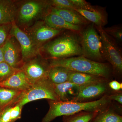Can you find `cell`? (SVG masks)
<instances>
[{
    "label": "cell",
    "instance_id": "cell-1",
    "mask_svg": "<svg viewBox=\"0 0 122 122\" xmlns=\"http://www.w3.org/2000/svg\"><path fill=\"white\" fill-rule=\"evenodd\" d=\"M111 101L107 95L98 100L86 102L49 100V109L41 122H51L57 117L74 114L81 112H98L109 107Z\"/></svg>",
    "mask_w": 122,
    "mask_h": 122
},
{
    "label": "cell",
    "instance_id": "cell-2",
    "mask_svg": "<svg viewBox=\"0 0 122 122\" xmlns=\"http://www.w3.org/2000/svg\"><path fill=\"white\" fill-rule=\"evenodd\" d=\"M49 64L50 67L62 66L73 72L92 75L107 79L111 72L110 67L107 63L92 61L82 56L51 59Z\"/></svg>",
    "mask_w": 122,
    "mask_h": 122
},
{
    "label": "cell",
    "instance_id": "cell-3",
    "mask_svg": "<svg viewBox=\"0 0 122 122\" xmlns=\"http://www.w3.org/2000/svg\"><path fill=\"white\" fill-rule=\"evenodd\" d=\"M42 51L52 59H61L82 56L81 46L76 36L63 35L42 47Z\"/></svg>",
    "mask_w": 122,
    "mask_h": 122
},
{
    "label": "cell",
    "instance_id": "cell-4",
    "mask_svg": "<svg viewBox=\"0 0 122 122\" xmlns=\"http://www.w3.org/2000/svg\"><path fill=\"white\" fill-rule=\"evenodd\" d=\"M44 99L59 101L55 93L52 83L48 79L33 83L28 90L22 92L15 104H18L23 107L30 102Z\"/></svg>",
    "mask_w": 122,
    "mask_h": 122
},
{
    "label": "cell",
    "instance_id": "cell-5",
    "mask_svg": "<svg viewBox=\"0 0 122 122\" xmlns=\"http://www.w3.org/2000/svg\"><path fill=\"white\" fill-rule=\"evenodd\" d=\"M81 44L82 56L92 61L102 62L103 59L101 52L100 37L93 25L88 26L83 31Z\"/></svg>",
    "mask_w": 122,
    "mask_h": 122
},
{
    "label": "cell",
    "instance_id": "cell-6",
    "mask_svg": "<svg viewBox=\"0 0 122 122\" xmlns=\"http://www.w3.org/2000/svg\"><path fill=\"white\" fill-rule=\"evenodd\" d=\"M96 28L100 37L103 57L110 63L115 73L122 74V58L120 51L102 27L96 26Z\"/></svg>",
    "mask_w": 122,
    "mask_h": 122
},
{
    "label": "cell",
    "instance_id": "cell-7",
    "mask_svg": "<svg viewBox=\"0 0 122 122\" xmlns=\"http://www.w3.org/2000/svg\"><path fill=\"white\" fill-rule=\"evenodd\" d=\"M50 68L49 63L39 57L38 55L24 62L20 69L33 84L48 79Z\"/></svg>",
    "mask_w": 122,
    "mask_h": 122
},
{
    "label": "cell",
    "instance_id": "cell-8",
    "mask_svg": "<svg viewBox=\"0 0 122 122\" xmlns=\"http://www.w3.org/2000/svg\"><path fill=\"white\" fill-rule=\"evenodd\" d=\"M50 5L48 1H26L21 5L19 10L18 16V22L24 25L30 24L43 15Z\"/></svg>",
    "mask_w": 122,
    "mask_h": 122
},
{
    "label": "cell",
    "instance_id": "cell-9",
    "mask_svg": "<svg viewBox=\"0 0 122 122\" xmlns=\"http://www.w3.org/2000/svg\"><path fill=\"white\" fill-rule=\"evenodd\" d=\"M10 35L14 37L18 42L24 62L39 55L40 49L35 45L30 36L21 30L15 22L12 24Z\"/></svg>",
    "mask_w": 122,
    "mask_h": 122
},
{
    "label": "cell",
    "instance_id": "cell-10",
    "mask_svg": "<svg viewBox=\"0 0 122 122\" xmlns=\"http://www.w3.org/2000/svg\"><path fill=\"white\" fill-rule=\"evenodd\" d=\"M2 49L4 61L12 68L20 69V66H22L21 63L24 62L20 47L15 38L9 35Z\"/></svg>",
    "mask_w": 122,
    "mask_h": 122
},
{
    "label": "cell",
    "instance_id": "cell-11",
    "mask_svg": "<svg viewBox=\"0 0 122 122\" xmlns=\"http://www.w3.org/2000/svg\"><path fill=\"white\" fill-rule=\"evenodd\" d=\"M107 80L80 86L78 94L72 102H86L107 95Z\"/></svg>",
    "mask_w": 122,
    "mask_h": 122
},
{
    "label": "cell",
    "instance_id": "cell-12",
    "mask_svg": "<svg viewBox=\"0 0 122 122\" xmlns=\"http://www.w3.org/2000/svg\"><path fill=\"white\" fill-rule=\"evenodd\" d=\"M63 30L51 28L46 25L44 21H39L31 27L28 34L39 49L43 43L58 35Z\"/></svg>",
    "mask_w": 122,
    "mask_h": 122
},
{
    "label": "cell",
    "instance_id": "cell-13",
    "mask_svg": "<svg viewBox=\"0 0 122 122\" xmlns=\"http://www.w3.org/2000/svg\"><path fill=\"white\" fill-rule=\"evenodd\" d=\"M31 83L24 72L19 70L11 77L0 83V87L25 91L32 86Z\"/></svg>",
    "mask_w": 122,
    "mask_h": 122
},
{
    "label": "cell",
    "instance_id": "cell-14",
    "mask_svg": "<svg viewBox=\"0 0 122 122\" xmlns=\"http://www.w3.org/2000/svg\"><path fill=\"white\" fill-rule=\"evenodd\" d=\"M53 86L55 93L59 101L64 102L74 100L78 94L80 87L69 81L61 84H53Z\"/></svg>",
    "mask_w": 122,
    "mask_h": 122
},
{
    "label": "cell",
    "instance_id": "cell-15",
    "mask_svg": "<svg viewBox=\"0 0 122 122\" xmlns=\"http://www.w3.org/2000/svg\"><path fill=\"white\" fill-rule=\"evenodd\" d=\"M17 8L14 2L10 0H0V25L15 22Z\"/></svg>",
    "mask_w": 122,
    "mask_h": 122
},
{
    "label": "cell",
    "instance_id": "cell-16",
    "mask_svg": "<svg viewBox=\"0 0 122 122\" xmlns=\"http://www.w3.org/2000/svg\"><path fill=\"white\" fill-rule=\"evenodd\" d=\"M44 21L48 26L57 29H66L77 31L81 29L79 25L70 24L59 15L51 13L47 14L45 15Z\"/></svg>",
    "mask_w": 122,
    "mask_h": 122
},
{
    "label": "cell",
    "instance_id": "cell-17",
    "mask_svg": "<svg viewBox=\"0 0 122 122\" xmlns=\"http://www.w3.org/2000/svg\"><path fill=\"white\" fill-rule=\"evenodd\" d=\"M50 13L59 15L66 22L73 25L80 26L86 23V20L74 10L52 7Z\"/></svg>",
    "mask_w": 122,
    "mask_h": 122
},
{
    "label": "cell",
    "instance_id": "cell-18",
    "mask_svg": "<svg viewBox=\"0 0 122 122\" xmlns=\"http://www.w3.org/2000/svg\"><path fill=\"white\" fill-rule=\"evenodd\" d=\"M107 80V79L100 76L72 71L68 81L81 86Z\"/></svg>",
    "mask_w": 122,
    "mask_h": 122
},
{
    "label": "cell",
    "instance_id": "cell-19",
    "mask_svg": "<svg viewBox=\"0 0 122 122\" xmlns=\"http://www.w3.org/2000/svg\"><path fill=\"white\" fill-rule=\"evenodd\" d=\"M72 71L65 67L61 66L51 67L48 78L53 84H59L68 81L69 78Z\"/></svg>",
    "mask_w": 122,
    "mask_h": 122
},
{
    "label": "cell",
    "instance_id": "cell-20",
    "mask_svg": "<svg viewBox=\"0 0 122 122\" xmlns=\"http://www.w3.org/2000/svg\"><path fill=\"white\" fill-rule=\"evenodd\" d=\"M22 92L0 87V111L17 102Z\"/></svg>",
    "mask_w": 122,
    "mask_h": 122
},
{
    "label": "cell",
    "instance_id": "cell-21",
    "mask_svg": "<svg viewBox=\"0 0 122 122\" xmlns=\"http://www.w3.org/2000/svg\"><path fill=\"white\" fill-rule=\"evenodd\" d=\"M74 10L86 20L95 24L96 26L102 27L107 24L105 15L99 10L89 11L80 9H75Z\"/></svg>",
    "mask_w": 122,
    "mask_h": 122
},
{
    "label": "cell",
    "instance_id": "cell-22",
    "mask_svg": "<svg viewBox=\"0 0 122 122\" xmlns=\"http://www.w3.org/2000/svg\"><path fill=\"white\" fill-rule=\"evenodd\" d=\"M89 122H122V116L108 107L98 112Z\"/></svg>",
    "mask_w": 122,
    "mask_h": 122
},
{
    "label": "cell",
    "instance_id": "cell-23",
    "mask_svg": "<svg viewBox=\"0 0 122 122\" xmlns=\"http://www.w3.org/2000/svg\"><path fill=\"white\" fill-rule=\"evenodd\" d=\"M98 113L83 111L71 115L65 116H63V122H89Z\"/></svg>",
    "mask_w": 122,
    "mask_h": 122
},
{
    "label": "cell",
    "instance_id": "cell-24",
    "mask_svg": "<svg viewBox=\"0 0 122 122\" xmlns=\"http://www.w3.org/2000/svg\"><path fill=\"white\" fill-rule=\"evenodd\" d=\"M19 70L12 68L4 61L0 62V83L7 80Z\"/></svg>",
    "mask_w": 122,
    "mask_h": 122
},
{
    "label": "cell",
    "instance_id": "cell-25",
    "mask_svg": "<svg viewBox=\"0 0 122 122\" xmlns=\"http://www.w3.org/2000/svg\"><path fill=\"white\" fill-rule=\"evenodd\" d=\"M50 5L56 8L74 10L76 7L71 0H52L48 1Z\"/></svg>",
    "mask_w": 122,
    "mask_h": 122
},
{
    "label": "cell",
    "instance_id": "cell-26",
    "mask_svg": "<svg viewBox=\"0 0 122 122\" xmlns=\"http://www.w3.org/2000/svg\"><path fill=\"white\" fill-rule=\"evenodd\" d=\"M12 24L0 25V48L3 46L9 36Z\"/></svg>",
    "mask_w": 122,
    "mask_h": 122
},
{
    "label": "cell",
    "instance_id": "cell-27",
    "mask_svg": "<svg viewBox=\"0 0 122 122\" xmlns=\"http://www.w3.org/2000/svg\"><path fill=\"white\" fill-rule=\"evenodd\" d=\"M76 7V9H80L89 11L98 10L86 1L83 0H71Z\"/></svg>",
    "mask_w": 122,
    "mask_h": 122
},
{
    "label": "cell",
    "instance_id": "cell-28",
    "mask_svg": "<svg viewBox=\"0 0 122 122\" xmlns=\"http://www.w3.org/2000/svg\"><path fill=\"white\" fill-rule=\"evenodd\" d=\"M104 30L107 34L113 37L118 41L122 42V30L121 28L115 26L107 28Z\"/></svg>",
    "mask_w": 122,
    "mask_h": 122
},
{
    "label": "cell",
    "instance_id": "cell-29",
    "mask_svg": "<svg viewBox=\"0 0 122 122\" xmlns=\"http://www.w3.org/2000/svg\"><path fill=\"white\" fill-rule=\"evenodd\" d=\"M23 107L17 104L13 107H11L10 111L11 122H15L21 117V111Z\"/></svg>",
    "mask_w": 122,
    "mask_h": 122
},
{
    "label": "cell",
    "instance_id": "cell-30",
    "mask_svg": "<svg viewBox=\"0 0 122 122\" xmlns=\"http://www.w3.org/2000/svg\"><path fill=\"white\" fill-rule=\"evenodd\" d=\"M11 106L6 107L0 111V118L1 122H11Z\"/></svg>",
    "mask_w": 122,
    "mask_h": 122
},
{
    "label": "cell",
    "instance_id": "cell-31",
    "mask_svg": "<svg viewBox=\"0 0 122 122\" xmlns=\"http://www.w3.org/2000/svg\"><path fill=\"white\" fill-rule=\"evenodd\" d=\"M110 88L115 91H118L122 89V83L116 81H113L108 83Z\"/></svg>",
    "mask_w": 122,
    "mask_h": 122
},
{
    "label": "cell",
    "instance_id": "cell-32",
    "mask_svg": "<svg viewBox=\"0 0 122 122\" xmlns=\"http://www.w3.org/2000/svg\"><path fill=\"white\" fill-rule=\"evenodd\" d=\"M108 98L111 101L112 100L116 101L119 104H122V93L112 94L108 95Z\"/></svg>",
    "mask_w": 122,
    "mask_h": 122
},
{
    "label": "cell",
    "instance_id": "cell-33",
    "mask_svg": "<svg viewBox=\"0 0 122 122\" xmlns=\"http://www.w3.org/2000/svg\"><path fill=\"white\" fill-rule=\"evenodd\" d=\"M4 59L2 54V47L0 48V62L4 61Z\"/></svg>",
    "mask_w": 122,
    "mask_h": 122
},
{
    "label": "cell",
    "instance_id": "cell-34",
    "mask_svg": "<svg viewBox=\"0 0 122 122\" xmlns=\"http://www.w3.org/2000/svg\"><path fill=\"white\" fill-rule=\"evenodd\" d=\"M0 122H1V121L0 118Z\"/></svg>",
    "mask_w": 122,
    "mask_h": 122
}]
</instances>
